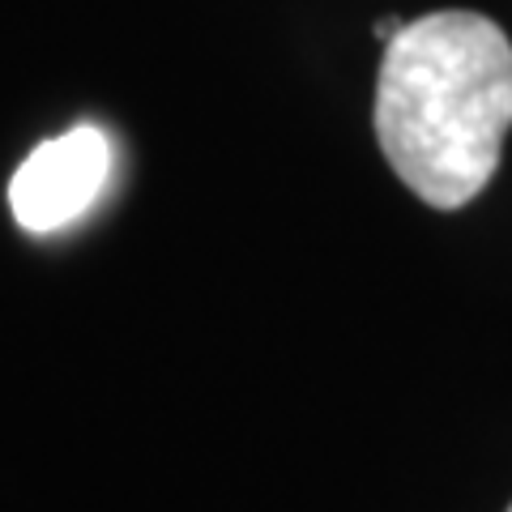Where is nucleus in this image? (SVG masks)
I'll list each match as a JSON object with an SVG mask.
<instances>
[{
    "instance_id": "1",
    "label": "nucleus",
    "mask_w": 512,
    "mask_h": 512,
    "mask_svg": "<svg viewBox=\"0 0 512 512\" xmlns=\"http://www.w3.org/2000/svg\"><path fill=\"white\" fill-rule=\"evenodd\" d=\"M512 128V43L483 13L444 9L389 39L376 141L414 197L461 210L491 184Z\"/></svg>"
},
{
    "instance_id": "2",
    "label": "nucleus",
    "mask_w": 512,
    "mask_h": 512,
    "mask_svg": "<svg viewBox=\"0 0 512 512\" xmlns=\"http://www.w3.org/2000/svg\"><path fill=\"white\" fill-rule=\"evenodd\" d=\"M111 146L99 128H69L26 158L9 184V210L30 235H52L77 222L107 184Z\"/></svg>"
},
{
    "instance_id": "3",
    "label": "nucleus",
    "mask_w": 512,
    "mask_h": 512,
    "mask_svg": "<svg viewBox=\"0 0 512 512\" xmlns=\"http://www.w3.org/2000/svg\"><path fill=\"white\" fill-rule=\"evenodd\" d=\"M508 512H512V508H508Z\"/></svg>"
}]
</instances>
